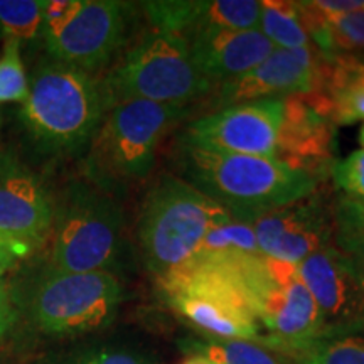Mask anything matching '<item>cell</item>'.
<instances>
[{
	"instance_id": "6da1fadb",
	"label": "cell",
	"mask_w": 364,
	"mask_h": 364,
	"mask_svg": "<svg viewBox=\"0 0 364 364\" xmlns=\"http://www.w3.org/2000/svg\"><path fill=\"white\" fill-rule=\"evenodd\" d=\"M177 156L184 181L238 221H252L307 198L317 186L316 176L292 169L279 159L223 152L184 140Z\"/></svg>"
},
{
	"instance_id": "7a4b0ae2",
	"label": "cell",
	"mask_w": 364,
	"mask_h": 364,
	"mask_svg": "<svg viewBox=\"0 0 364 364\" xmlns=\"http://www.w3.org/2000/svg\"><path fill=\"white\" fill-rule=\"evenodd\" d=\"M108 108L102 80L49 58L31 75L19 118L41 150L75 154L88 149Z\"/></svg>"
},
{
	"instance_id": "3957f363",
	"label": "cell",
	"mask_w": 364,
	"mask_h": 364,
	"mask_svg": "<svg viewBox=\"0 0 364 364\" xmlns=\"http://www.w3.org/2000/svg\"><path fill=\"white\" fill-rule=\"evenodd\" d=\"M124 252V213L91 182H71L54 201L46 272H110Z\"/></svg>"
},
{
	"instance_id": "277c9868",
	"label": "cell",
	"mask_w": 364,
	"mask_h": 364,
	"mask_svg": "<svg viewBox=\"0 0 364 364\" xmlns=\"http://www.w3.org/2000/svg\"><path fill=\"white\" fill-rule=\"evenodd\" d=\"M235 220L184 179L164 176L145 198L139 240L149 272L159 279L188 265L213 228Z\"/></svg>"
},
{
	"instance_id": "5b68a950",
	"label": "cell",
	"mask_w": 364,
	"mask_h": 364,
	"mask_svg": "<svg viewBox=\"0 0 364 364\" xmlns=\"http://www.w3.org/2000/svg\"><path fill=\"white\" fill-rule=\"evenodd\" d=\"M184 113L179 105L142 100L112 105L86 149V179L108 194L145 179L162 136Z\"/></svg>"
},
{
	"instance_id": "8992f818",
	"label": "cell",
	"mask_w": 364,
	"mask_h": 364,
	"mask_svg": "<svg viewBox=\"0 0 364 364\" xmlns=\"http://www.w3.org/2000/svg\"><path fill=\"white\" fill-rule=\"evenodd\" d=\"M102 85L110 107L130 100L184 107L213 88L196 68L188 39L162 31L145 34Z\"/></svg>"
},
{
	"instance_id": "52a82bcc",
	"label": "cell",
	"mask_w": 364,
	"mask_h": 364,
	"mask_svg": "<svg viewBox=\"0 0 364 364\" xmlns=\"http://www.w3.org/2000/svg\"><path fill=\"white\" fill-rule=\"evenodd\" d=\"M124 287L110 272H44L27 300V317L39 334L73 339L102 331L115 321Z\"/></svg>"
},
{
	"instance_id": "ba28073f",
	"label": "cell",
	"mask_w": 364,
	"mask_h": 364,
	"mask_svg": "<svg viewBox=\"0 0 364 364\" xmlns=\"http://www.w3.org/2000/svg\"><path fill=\"white\" fill-rule=\"evenodd\" d=\"M134 11V4L120 0H81L65 24L43 34L46 53L93 75L125 44Z\"/></svg>"
},
{
	"instance_id": "9c48e42d",
	"label": "cell",
	"mask_w": 364,
	"mask_h": 364,
	"mask_svg": "<svg viewBox=\"0 0 364 364\" xmlns=\"http://www.w3.org/2000/svg\"><path fill=\"white\" fill-rule=\"evenodd\" d=\"M297 272L316 300L318 341L364 332V282L343 252L327 245L299 263Z\"/></svg>"
},
{
	"instance_id": "30bf717a",
	"label": "cell",
	"mask_w": 364,
	"mask_h": 364,
	"mask_svg": "<svg viewBox=\"0 0 364 364\" xmlns=\"http://www.w3.org/2000/svg\"><path fill=\"white\" fill-rule=\"evenodd\" d=\"M282 120L284 98L231 105L194 120L181 140L223 152L277 159Z\"/></svg>"
},
{
	"instance_id": "8fae6325",
	"label": "cell",
	"mask_w": 364,
	"mask_h": 364,
	"mask_svg": "<svg viewBox=\"0 0 364 364\" xmlns=\"http://www.w3.org/2000/svg\"><path fill=\"white\" fill-rule=\"evenodd\" d=\"M54 201L34 172L0 157V241L19 258L48 243Z\"/></svg>"
},
{
	"instance_id": "7c38bea8",
	"label": "cell",
	"mask_w": 364,
	"mask_h": 364,
	"mask_svg": "<svg viewBox=\"0 0 364 364\" xmlns=\"http://www.w3.org/2000/svg\"><path fill=\"white\" fill-rule=\"evenodd\" d=\"M250 223L262 255L295 267L334 238V215L324 198L314 193L262 213Z\"/></svg>"
},
{
	"instance_id": "4fadbf2b",
	"label": "cell",
	"mask_w": 364,
	"mask_h": 364,
	"mask_svg": "<svg viewBox=\"0 0 364 364\" xmlns=\"http://www.w3.org/2000/svg\"><path fill=\"white\" fill-rule=\"evenodd\" d=\"M322 59L324 56L316 46L300 49L275 48L252 71L220 85L216 105L226 108L257 100L311 93L318 85Z\"/></svg>"
},
{
	"instance_id": "5bb4252c",
	"label": "cell",
	"mask_w": 364,
	"mask_h": 364,
	"mask_svg": "<svg viewBox=\"0 0 364 364\" xmlns=\"http://www.w3.org/2000/svg\"><path fill=\"white\" fill-rule=\"evenodd\" d=\"M196 68L209 85H223L257 68L275 51L260 29L199 27L186 36Z\"/></svg>"
},
{
	"instance_id": "9a60e30c",
	"label": "cell",
	"mask_w": 364,
	"mask_h": 364,
	"mask_svg": "<svg viewBox=\"0 0 364 364\" xmlns=\"http://www.w3.org/2000/svg\"><path fill=\"white\" fill-rule=\"evenodd\" d=\"M336 125L317 112L307 95L284 98V120L277 139V159L316 176L334 156Z\"/></svg>"
},
{
	"instance_id": "2e32d148",
	"label": "cell",
	"mask_w": 364,
	"mask_h": 364,
	"mask_svg": "<svg viewBox=\"0 0 364 364\" xmlns=\"http://www.w3.org/2000/svg\"><path fill=\"white\" fill-rule=\"evenodd\" d=\"M314 91L324 98L336 127L364 120V59L349 54L324 56Z\"/></svg>"
},
{
	"instance_id": "e0dca14e",
	"label": "cell",
	"mask_w": 364,
	"mask_h": 364,
	"mask_svg": "<svg viewBox=\"0 0 364 364\" xmlns=\"http://www.w3.org/2000/svg\"><path fill=\"white\" fill-rule=\"evenodd\" d=\"M181 349L191 356L208 359L213 364H284L270 349L257 343L236 339H186Z\"/></svg>"
},
{
	"instance_id": "ac0fdd59",
	"label": "cell",
	"mask_w": 364,
	"mask_h": 364,
	"mask_svg": "<svg viewBox=\"0 0 364 364\" xmlns=\"http://www.w3.org/2000/svg\"><path fill=\"white\" fill-rule=\"evenodd\" d=\"M260 31L279 49L309 48L311 39L304 29L297 2L262 0Z\"/></svg>"
},
{
	"instance_id": "d6986e66",
	"label": "cell",
	"mask_w": 364,
	"mask_h": 364,
	"mask_svg": "<svg viewBox=\"0 0 364 364\" xmlns=\"http://www.w3.org/2000/svg\"><path fill=\"white\" fill-rule=\"evenodd\" d=\"M44 0H0V36L19 43L43 39Z\"/></svg>"
},
{
	"instance_id": "ffe728a7",
	"label": "cell",
	"mask_w": 364,
	"mask_h": 364,
	"mask_svg": "<svg viewBox=\"0 0 364 364\" xmlns=\"http://www.w3.org/2000/svg\"><path fill=\"white\" fill-rule=\"evenodd\" d=\"M204 0H161V2H142L139 4L152 24L154 31L162 33L191 34L199 26L204 11Z\"/></svg>"
},
{
	"instance_id": "44dd1931",
	"label": "cell",
	"mask_w": 364,
	"mask_h": 364,
	"mask_svg": "<svg viewBox=\"0 0 364 364\" xmlns=\"http://www.w3.org/2000/svg\"><path fill=\"white\" fill-rule=\"evenodd\" d=\"M262 2L258 0H213L204 4L199 27H220L231 31L260 29ZM194 29V31H196Z\"/></svg>"
},
{
	"instance_id": "7402d4cb",
	"label": "cell",
	"mask_w": 364,
	"mask_h": 364,
	"mask_svg": "<svg viewBox=\"0 0 364 364\" xmlns=\"http://www.w3.org/2000/svg\"><path fill=\"white\" fill-rule=\"evenodd\" d=\"M289 358L292 364H364V339L358 336L322 339Z\"/></svg>"
},
{
	"instance_id": "603a6c76",
	"label": "cell",
	"mask_w": 364,
	"mask_h": 364,
	"mask_svg": "<svg viewBox=\"0 0 364 364\" xmlns=\"http://www.w3.org/2000/svg\"><path fill=\"white\" fill-rule=\"evenodd\" d=\"M258 255L257 236L250 221L231 220L225 225L213 228L204 238L198 255Z\"/></svg>"
},
{
	"instance_id": "cb8c5ba5",
	"label": "cell",
	"mask_w": 364,
	"mask_h": 364,
	"mask_svg": "<svg viewBox=\"0 0 364 364\" xmlns=\"http://www.w3.org/2000/svg\"><path fill=\"white\" fill-rule=\"evenodd\" d=\"M29 97V76L22 63L21 43L4 41L0 53V103L24 105Z\"/></svg>"
},
{
	"instance_id": "d4e9b609",
	"label": "cell",
	"mask_w": 364,
	"mask_h": 364,
	"mask_svg": "<svg viewBox=\"0 0 364 364\" xmlns=\"http://www.w3.org/2000/svg\"><path fill=\"white\" fill-rule=\"evenodd\" d=\"M54 364H152L145 354L122 346H90L78 349Z\"/></svg>"
},
{
	"instance_id": "484cf974",
	"label": "cell",
	"mask_w": 364,
	"mask_h": 364,
	"mask_svg": "<svg viewBox=\"0 0 364 364\" xmlns=\"http://www.w3.org/2000/svg\"><path fill=\"white\" fill-rule=\"evenodd\" d=\"M332 179L346 198L364 203V150H356L351 156L332 166Z\"/></svg>"
},
{
	"instance_id": "4316f807",
	"label": "cell",
	"mask_w": 364,
	"mask_h": 364,
	"mask_svg": "<svg viewBox=\"0 0 364 364\" xmlns=\"http://www.w3.org/2000/svg\"><path fill=\"white\" fill-rule=\"evenodd\" d=\"M336 248L351 260L364 282V230L353 223L334 216Z\"/></svg>"
},
{
	"instance_id": "83f0119b",
	"label": "cell",
	"mask_w": 364,
	"mask_h": 364,
	"mask_svg": "<svg viewBox=\"0 0 364 364\" xmlns=\"http://www.w3.org/2000/svg\"><path fill=\"white\" fill-rule=\"evenodd\" d=\"M19 317V306L12 289L4 279H0V343L7 338Z\"/></svg>"
},
{
	"instance_id": "f1b7e54d",
	"label": "cell",
	"mask_w": 364,
	"mask_h": 364,
	"mask_svg": "<svg viewBox=\"0 0 364 364\" xmlns=\"http://www.w3.org/2000/svg\"><path fill=\"white\" fill-rule=\"evenodd\" d=\"M80 2L81 0H44V33L65 24L80 7Z\"/></svg>"
},
{
	"instance_id": "f546056e",
	"label": "cell",
	"mask_w": 364,
	"mask_h": 364,
	"mask_svg": "<svg viewBox=\"0 0 364 364\" xmlns=\"http://www.w3.org/2000/svg\"><path fill=\"white\" fill-rule=\"evenodd\" d=\"M311 4L322 17H339L364 9V0H311Z\"/></svg>"
},
{
	"instance_id": "4dcf8cb0",
	"label": "cell",
	"mask_w": 364,
	"mask_h": 364,
	"mask_svg": "<svg viewBox=\"0 0 364 364\" xmlns=\"http://www.w3.org/2000/svg\"><path fill=\"white\" fill-rule=\"evenodd\" d=\"M334 216L341 218V220L353 223L359 228L364 230V203L363 201H356V199L351 198H343L339 199L338 206L334 209Z\"/></svg>"
},
{
	"instance_id": "1f68e13d",
	"label": "cell",
	"mask_w": 364,
	"mask_h": 364,
	"mask_svg": "<svg viewBox=\"0 0 364 364\" xmlns=\"http://www.w3.org/2000/svg\"><path fill=\"white\" fill-rule=\"evenodd\" d=\"M21 258L17 257L11 248H9L4 241H0V279H2L9 270H12L14 265Z\"/></svg>"
},
{
	"instance_id": "d6a6232c",
	"label": "cell",
	"mask_w": 364,
	"mask_h": 364,
	"mask_svg": "<svg viewBox=\"0 0 364 364\" xmlns=\"http://www.w3.org/2000/svg\"><path fill=\"white\" fill-rule=\"evenodd\" d=\"M181 364H213V363H209L208 359L199 358V356H189L186 361H182Z\"/></svg>"
},
{
	"instance_id": "836d02e7",
	"label": "cell",
	"mask_w": 364,
	"mask_h": 364,
	"mask_svg": "<svg viewBox=\"0 0 364 364\" xmlns=\"http://www.w3.org/2000/svg\"><path fill=\"white\" fill-rule=\"evenodd\" d=\"M359 144H361V147L364 150V125L361 127V130H359Z\"/></svg>"
},
{
	"instance_id": "e575fe53",
	"label": "cell",
	"mask_w": 364,
	"mask_h": 364,
	"mask_svg": "<svg viewBox=\"0 0 364 364\" xmlns=\"http://www.w3.org/2000/svg\"><path fill=\"white\" fill-rule=\"evenodd\" d=\"M0 125H2V115H0Z\"/></svg>"
},
{
	"instance_id": "d590c367",
	"label": "cell",
	"mask_w": 364,
	"mask_h": 364,
	"mask_svg": "<svg viewBox=\"0 0 364 364\" xmlns=\"http://www.w3.org/2000/svg\"><path fill=\"white\" fill-rule=\"evenodd\" d=\"M0 157H2V156H0Z\"/></svg>"
}]
</instances>
